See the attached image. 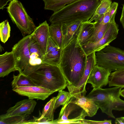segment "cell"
I'll return each mask as SVG.
<instances>
[{
  "label": "cell",
  "mask_w": 124,
  "mask_h": 124,
  "mask_svg": "<svg viewBox=\"0 0 124 124\" xmlns=\"http://www.w3.org/2000/svg\"><path fill=\"white\" fill-rule=\"evenodd\" d=\"M87 55L75 37L62 50L58 66L68 83L67 88L76 86L81 79Z\"/></svg>",
  "instance_id": "cell-1"
},
{
  "label": "cell",
  "mask_w": 124,
  "mask_h": 124,
  "mask_svg": "<svg viewBox=\"0 0 124 124\" xmlns=\"http://www.w3.org/2000/svg\"><path fill=\"white\" fill-rule=\"evenodd\" d=\"M101 0H78L54 12L49 21L51 23H66L80 21H88Z\"/></svg>",
  "instance_id": "cell-2"
},
{
  "label": "cell",
  "mask_w": 124,
  "mask_h": 124,
  "mask_svg": "<svg viewBox=\"0 0 124 124\" xmlns=\"http://www.w3.org/2000/svg\"><path fill=\"white\" fill-rule=\"evenodd\" d=\"M37 86L54 92L63 90L68 83L58 66L44 63L37 68L24 75Z\"/></svg>",
  "instance_id": "cell-3"
},
{
  "label": "cell",
  "mask_w": 124,
  "mask_h": 124,
  "mask_svg": "<svg viewBox=\"0 0 124 124\" xmlns=\"http://www.w3.org/2000/svg\"><path fill=\"white\" fill-rule=\"evenodd\" d=\"M122 87H115L103 89H94L85 97L92 99L102 112L110 117H115L112 110H124V101L120 98Z\"/></svg>",
  "instance_id": "cell-4"
},
{
  "label": "cell",
  "mask_w": 124,
  "mask_h": 124,
  "mask_svg": "<svg viewBox=\"0 0 124 124\" xmlns=\"http://www.w3.org/2000/svg\"><path fill=\"white\" fill-rule=\"evenodd\" d=\"M7 11L13 22L24 37L31 34L36 27L21 2L12 0L7 7Z\"/></svg>",
  "instance_id": "cell-5"
},
{
  "label": "cell",
  "mask_w": 124,
  "mask_h": 124,
  "mask_svg": "<svg viewBox=\"0 0 124 124\" xmlns=\"http://www.w3.org/2000/svg\"><path fill=\"white\" fill-rule=\"evenodd\" d=\"M96 65L111 71L124 68V50L109 45L95 52Z\"/></svg>",
  "instance_id": "cell-6"
},
{
  "label": "cell",
  "mask_w": 124,
  "mask_h": 124,
  "mask_svg": "<svg viewBox=\"0 0 124 124\" xmlns=\"http://www.w3.org/2000/svg\"><path fill=\"white\" fill-rule=\"evenodd\" d=\"M119 31L118 25L115 21L110 23L106 32L101 39L95 42L89 41L81 46L86 55L101 50L109 45L116 38Z\"/></svg>",
  "instance_id": "cell-7"
},
{
  "label": "cell",
  "mask_w": 124,
  "mask_h": 124,
  "mask_svg": "<svg viewBox=\"0 0 124 124\" xmlns=\"http://www.w3.org/2000/svg\"><path fill=\"white\" fill-rule=\"evenodd\" d=\"M31 34L24 37L12 48L16 62V68L19 73L27 66L30 59L29 43Z\"/></svg>",
  "instance_id": "cell-8"
},
{
  "label": "cell",
  "mask_w": 124,
  "mask_h": 124,
  "mask_svg": "<svg viewBox=\"0 0 124 124\" xmlns=\"http://www.w3.org/2000/svg\"><path fill=\"white\" fill-rule=\"evenodd\" d=\"M30 59L26 68L21 72L23 75L37 68L44 63L43 55L40 50L37 43L31 34L29 43Z\"/></svg>",
  "instance_id": "cell-9"
},
{
  "label": "cell",
  "mask_w": 124,
  "mask_h": 124,
  "mask_svg": "<svg viewBox=\"0 0 124 124\" xmlns=\"http://www.w3.org/2000/svg\"><path fill=\"white\" fill-rule=\"evenodd\" d=\"M96 65L95 53L93 52L87 55L86 66L81 79L76 86L68 88L69 92L72 95L80 93L83 95H85L87 80L91 71Z\"/></svg>",
  "instance_id": "cell-10"
},
{
  "label": "cell",
  "mask_w": 124,
  "mask_h": 124,
  "mask_svg": "<svg viewBox=\"0 0 124 124\" xmlns=\"http://www.w3.org/2000/svg\"><path fill=\"white\" fill-rule=\"evenodd\" d=\"M111 72L108 69L96 65L91 71L87 83L91 84L94 89L106 86Z\"/></svg>",
  "instance_id": "cell-11"
},
{
  "label": "cell",
  "mask_w": 124,
  "mask_h": 124,
  "mask_svg": "<svg viewBox=\"0 0 124 124\" xmlns=\"http://www.w3.org/2000/svg\"><path fill=\"white\" fill-rule=\"evenodd\" d=\"M12 90L19 95L28 97L29 99L44 100L54 93L42 87L31 86H17Z\"/></svg>",
  "instance_id": "cell-12"
},
{
  "label": "cell",
  "mask_w": 124,
  "mask_h": 124,
  "mask_svg": "<svg viewBox=\"0 0 124 124\" xmlns=\"http://www.w3.org/2000/svg\"><path fill=\"white\" fill-rule=\"evenodd\" d=\"M49 27V24L45 21L36 27L31 34L43 55L45 54L50 37Z\"/></svg>",
  "instance_id": "cell-13"
},
{
  "label": "cell",
  "mask_w": 124,
  "mask_h": 124,
  "mask_svg": "<svg viewBox=\"0 0 124 124\" xmlns=\"http://www.w3.org/2000/svg\"><path fill=\"white\" fill-rule=\"evenodd\" d=\"M62 49L57 46L50 37L45 54L43 56V62L58 66Z\"/></svg>",
  "instance_id": "cell-14"
},
{
  "label": "cell",
  "mask_w": 124,
  "mask_h": 124,
  "mask_svg": "<svg viewBox=\"0 0 124 124\" xmlns=\"http://www.w3.org/2000/svg\"><path fill=\"white\" fill-rule=\"evenodd\" d=\"M37 103L31 99H24L17 102L7 111V115L12 116L24 114L29 115L33 111Z\"/></svg>",
  "instance_id": "cell-15"
},
{
  "label": "cell",
  "mask_w": 124,
  "mask_h": 124,
  "mask_svg": "<svg viewBox=\"0 0 124 124\" xmlns=\"http://www.w3.org/2000/svg\"><path fill=\"white\" fill-rule=\"evenodd\" d=\"M71 101L85 111L88 116L92 117L95 115L99 108L93 100L78 93L72 95Z\"/></svg>",
  "instance_id": "cell-16"
},
{
  "label": "cell",
  "mask_w": 124,
  "mask_h": 124,
  "mask_svg": "<svg viewBox=\"0 0 124 124\" xmlns=\"http://www.w3.org/2000/svg\"><path fill=\"white\" fill-rule=\"evenodd\" d=\"M17 70L16 59L12 51L0 55V77L3 78L11 72Z\"/></svg>",
  "instance_id": "cell-17"
},
{
  "label": "cell",
  "mask_w": 124,
  "mask_h": 124,
  "mask_svg": "<svg viewBox=\"0 0 124 124\" xmlns=\"http://www.w3.org/2000/svg\"><path fill=\"white\" fill-rule=\"evenodd\" d=\"M82 22L78 21L62 24L63 34V47L68 45L72 40L77 36L79 30Z\"/></svg>",
  "instance_id": "cell-18"
},
{
  "label": "cell",
  "mask_w": 124,
  "mask_h": 124,
  "mask_svg": "<svg viewBox=\"0 0 124 124\" xmlns=\"http://www.w3.org/2000/svg\"><path fill=\"white\" fill-rule=\"evenodd\" d=\"M95 28V23L88 21L82 22L77 35V38L82 46L89 41Z\"/></svg>",
  "instance_id": "cell-19"
},
{
  "label": "cell",
  "mask_w": 124,
  "mask_h": 124,
  "mask_svg": "<svg viewBox=\"0 0 124 124\" xmlns=\"http://www.w3.org/2000/svg\"><path fill=\"white\" fill-rule=\"evenodd\" d=\"M57 99L56 97L52 98L48 102L44 107L41 113L40 116L38 118H35L30 121L29 124H36V123L41 119L46 121L54 120V112L55 110V106Z\"/></svg>",
  "instance_id": "cell-20"
},
{
  "label": "cell",
  "mask_w": 124,
  "mask_h": 124,
  "mask_svg": "<svg viewBox=\"0 0 124 124\" xmlns=\"http://www.w3.org/2000/svg\"><path fill=\"white\" fill-rule=\"evenodd\" d=\"M62 24L51 23L49 27L50 36L59 47L62 48L63 34Z\"/></svg>",
  "instance_id": "cell-21"
},
{
  "label": "cell",
  "mask_w": 124,
  "mask_h": 124,
  "mask_svg": "<svg viewBox=\"0 0 124 124\" xmlns=\"http://www.w3.org/2000/svg\"><path fill=\"white\" fill-rule=\"evenodd\" d=\"M29 115L24 114L9 116L6 114H3L0 116V124H25L27 121Z\"/></svg>",
  "instance_id": "cell-22"
},
{
  "label": "cell",
  "mask_w": 124,
  "mask_h": 124,
  "mask_svg": "<svg viewBox=\"0 0 124 124\" xmlns=\"http://www.w3.org/2000/svg\"><path fill=\"white\" fill-rule=\"evenodd\" d=\"M44 2L45 9L51 10L54 12L59 10L66 5L78 0H42Z\"/></svg>",
  "instance_id": "cell-23"
},
{
  "label": "cell",
  "mask_w": 124,
  "mask_h": 124,
  "mask_svg": "<svg viewBox=\"0 0 124 124\" xmlns=\"http://www.w3.org/2000/svg\"><path fill=\"white\" fill-rule=\"evenodd\" d=\"M71 98L64 106H62L58 118L55 120V124L58 121L69 119L68 116L78 106L71 101Z\"/></svg>",
  "instance_id": "cell-24"
},
{
  "label": "cell",
  "mask_w": 124,
  "mask_h": 124,
  "mask_svg": "<svg viewBox=\"0 0 124 124\" xmlns=\"http://www.w3.org/2000/svg\"><path fill=\"white\" fill-rule=\"evenodd\" d=\"M13 78L11 82L12 88L17 86H37L29 78L20 73L17 76L14 75Z\"/></svg>",
  "instance_id": "cell-25"
},
{
  "label": "cell",
  "mask_w": 124,
  "mask_h": 124,
  "mask_svg": "<svg viewBox=\"0 0 124 124\" xmlns=\"http://www.w3.org/2000/svg\"><path fill=\"white\" fill-rule=\"evenodd\" d=\"M111 3V0H101L95 12L88 22H92L104 14L108 10Z\"/></svg>",
  "instance_id": "cell-26"
},
{
  "label": "cell",
  "mask_w": 124,
  "mask_h": 124,
  "mask_svg": "<svg viewBox=\"0 0 124 124\" xmlns=\"http://www.w3.org/2000/svg\"><path fill=\"white\" fill-rule=\"evenodd\" d=\"M95 23V28L89 41L95 42L101 39L104 36L108 28L109 23L103 24L101 23Z\"/></svg>",
  "instance_id": "cell-27"
},
{
  "label": "cell",
  "mask_w": 124,
  "mask_h": 124,
  "mask_svg": "<svg viewBox=\"0 0 124 124\" xmlns=\"http://www.w3.org/2000/svg\"><path fill=\"white\" fill-rule=\"evenodd\" d=\"M10 27L7 20L0 23V37L1 41L5 43L10 36Z\"/></svg>",
  "instance_id": "cell-28"
},
{
  "label": "cell",
  "mask_w": 124,
  "mask_h": 124,
  "mask_svg": "<svg viewBox=\"0 0 124 124\" xmlns=\"http://www.w3.org/2000/svg\"><path fill=\"white\" fill-rule=\"evenodd\" d=\"M58 92V93L56 96L55 106V109L61 105L64 106L73 96L69 92L63 90H60Z\"/></svg>",
  "instance_id": "cell-29"
},
{
  "label": "cell",
  "mask_w": 124,
  "mask_h": 124,
  "mask_svg": "<svg viewBox=\"0 0 124 124\" xmlns=\"http://www.w3.org/2000/svg\"><path fill=\"white\" fill-rule=\"evenodd\" d=\"M87 116L86 113L83 109L80 114L75 118L71 119H69L65 120L58 121L56 122V124H84L82 120L85 119L86 116Z\"/></svg>",
  "instance_id": "cell-30"
},
{
  "label": "cell",
  "mask_w": 124,
  "mask_h": 124,
  "mask_svg": "<svg viewBox=\"0 0 124 124\" xmlns=\"http://www.w3.org/2000/svg\"><path fill=\"white\" fill-rule=\"evenodd\" d=\"M108 84L109 87L115 86L124 88V76L110 75Z\"/></svg>",
  "instance_id": "cell-31"
},
{
  "label": "cell",
  "mask_w": 124,
  "mask_h": 124,
  "mask_svg": "<svg viewBox=\"0 0 124 124\" xmlns=\"http://www.w3.org/2000/svg\"><path fill=\"white\" fill-rule=\"evenodd\" d=\"M118 5V3L115 2L112 3L111 4L109 8L110 11V23L115 21V17Z\"/></svg>",
  "instance_id": "cell-32"
},
{
  "label": "cell",
  "mask_w": 124,
  "mask_h": 124,
  "mask_svg": "<svg viewBox=\"0 0 124 124\" xmlns=\"http://www.w3.org/2000/svg\"><path fill=\"white\" fill-rule=\"evenodd\" d=\"M84 124H111V120H104L103 121H95L84 119L83 120Z\"/></svg>",
  "instance_id": "cell-33"
},
{
  "label": "cell",
  "mask_w": 124,
  "mask_h": 124,
  "mask_svg": "<svg viewBox=\"0 0 124 124\" xmlns=\"http://www.w3.org/2000/svg\"><path fill=\"white\" fill-rule=\"evenodd\" d=\"M110 11L109 9L104 14L103 19L101 23L103 24H105L110 23Z\"/></svg>",
  "instance_id": "cell-34"
},
{
  "label": "cell",
  "mask_w": 124,
  "mask_h": 124,
  "mask_svg": "<svg viewBox=\"0 0 124 124\" xmlns=\"http://www.w3.org/2000/svg\"><path fill=\"white\" fill-rule=\"evenodd\" d=\"M110 76H124V68L118 70L111 72Z\"/></svg>",
  "instance_id": "cell-35"
},
{
  "label": "cell",
  "mask_w": 124,
  "mask_h": 124,
  "mask_svg": "<svg viewBox=\"0 0 124 124\" xmlns=\"http://www.w3.org/2000/svg\"><path fill=\"white\" fill-rule=\"evenodd\" d=\"M12 0H0V9L3 10L8 2Z\"/></svg>",
  "instance_id": "cell-36"
},
{
  "label": "cell",
  "mask_w": 124,
  "mask_h": 124,
  "mask_svg": "<svg viewBox=\"0 0 124 124\" xmlns=\"http://www.w3.org/2000/svg\"><path fill=\"white\" fill-rule=\"evenodd\" d=\"M123 6L122 10L120 21V23L124 29V4Z\"/></svg>",
  "instance_id": "cell-37"
},
{
  "label": "cell",
  "mask_w": 124,
  "mask_h": 124,
  "mask_svg": "<svg viewBox=\"0 0 124 124\" xmlns=\"http://www.w3.org/2000/svg\"><path fill=\"white\" fill-rule=\"evenodd\" d=\"M115 123L116 124H124V117L116 118Z\"/></svg>",
  "instance_id": "cell-38"
},
{
  "label": "cell",
  "mask_w": 124,
  "mask_h": 124,
  "mask_svg": "<svg viewBox=\"0 0 124 124\" xmlns=\"http://www.w3.org/2000/svg\"><path fill=\"white\" fill-rule=\"evenodd\" d=\"M120 94L121 96L124 98V89L121 90Z\"/></svg>",
  "instance_id": "cell-39"
}]
</instances>
